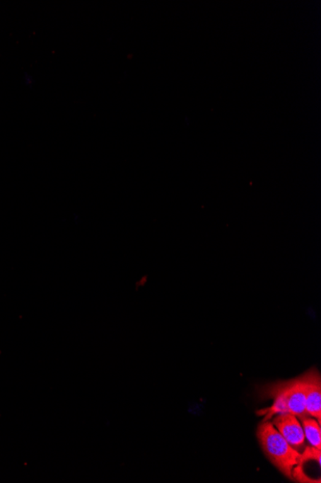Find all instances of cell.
Returning <instances> with one entry per match:
<instances>
[{"label":"cell","instance_id":"1","mask_svg":"<svg viewBox=\"0 0 321 483\" xmlns=\"http://www.w3.org/2000/svg\"><path fill=\"white\" fill-rule=\"evenodd\" d=\"M259 442L270 462L283 475L293 479V470L298 465H303L301 453L291 447L285 438L269 421H264L257 432Z\"/></svg>","mask_w":321,"mask_h":483},{"label":"cell","instance_id":"2","mask_svg":"<svg viewBox=\"0 0 321 483\" xmlns=\"http://www.w3.org/2000/svg\"><path fill=\"white\" fill-rule=\"evenodd\" d=\"M264 391L267 397H280L287 407L288 413L299 418H305L308 415L303 375L288 382L272 384Z\"/></svg>","mask_w":321,"mask_h":483},{"label":"cell","instance_id":"3","mask_svg":"<svg viewBox=\"0 0 321 483\" xmlns=\"http://www.w3.org/2000/svg\"><path fill=\"white\" fill-rule=\"evenodd\" d=\"M274 428L286 441L288 443L296 450H301L305 445V434L303 428L296 416L291 413L278 414L274 419Z\"/></svg>","mask_w":321,"mask_h":483},{"label":"cell","instance_id":"4","mask_svg":"<svg viewBox=\"0 0 321 483\" xmlns=\"http://www.w3.org/2000/svg\"><path fill=\"white\" fill-rule=\"evenodd\" d=\"M305 396H306V411L308 415L315 418L317 423L321 421V379L315 370L305 373Z\"/></svg>","mask_w":321,"mask_h":483},{"label":"cell","instance_id":"5","mask_svg":"<svg viewBox=\"0 0 321 483\" xmlns=\"http://www.w3.org/2000/svg\"><path fill=\"white\" fill-rule=\"evenodd\" d=\"M302 423H303L302 428H303L305 438H307L312 447L321 450L320 424L314 419L307 417L302 418Z\"/></svg>","mask_w":321,"mask_h":483},{"label":"cell","instance_id":"6","mask_svg":"<svg viewBox=\"0 0 321 483\" xmlns=\"http://www.w3.org/2000/svg\"><path fill=\"white\" fill-rule=\"evenodd\" d=\"M320 450L317 448L312 447V445L307 447L305 448L304 452L301 453L302 462L305 463L306 461H309L310 459H314V460L317 461L318 465H320Z\"/></svg>","mask_w":321,"mask_h":483}]
</instances>
